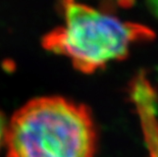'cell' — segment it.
<instances>
[{"label":"cell","instance_id":"obj_1","mask_svg":"<svg viewBox=\"0 0 158 157\" xmlns=\"http://www.w3.org/2000/svg\"><path fill=\"white\" fill-rule=\"evenodd\" d=\"M6 157H94L97 131L90 109L59 96L30 100L15 112Z\"/></svg>","mask_w":158,"mask_h":157},{"label":"cell","instance_id":"obj_2","mask_svg":"<svg viewBox=\"0 0 158 157\" xmlns=\"http://www.w3.org/2000/svg\"><path fill=\"white\" fill-rule=\"evenodd\" d=\"M58 9L62 25L47 33L42 45L47 51L69 58L84 73L123 60L133 46L155 38V33L146 26L123 22L76 0H60Z\"/></svg>","mask_w":158,"mask_h":157},{"label":"cell","instance_id":"obj_3","mask_svg":"<svg viewBox=\"0 0 158 157\" xmlns=\"http://www.w3.org/2000/svg\"><path fill=\"white\" fill-rule=\"evenodd\" d=\"M7 125L8 122H6L4 114L0 110V150H1L2 146L5 144V136H6V131H7Z\"/></svg>","mask_w":158,"mask_h":157},{"label":"cell","instance_id":"obj_4","mask_svg":"<svg viewBox=\"0 0 158 157\" xmlns=\"http://www.w3.org/2000/svg\"><path fill=\"white\" fill-rule=\"evenodd\" d=\"M146 1L149 9L158 19V0H146Z\"/></svg>","mask_w":158,"mask_h":157}]
</instances>
